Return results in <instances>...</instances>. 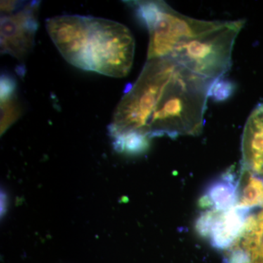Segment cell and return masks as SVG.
<instances>
[{
	"instance_id": "3",
	"label": "cell",
	"mask_w": 263,
	"mask_h": 263,
	"mask_svg": "<svg viewBox=\"0 0 263 263\" xmlns=\"http://www.w3.org/2000/svg\"><path fill=\"white\" fill-rule=\"evenodd\" d=\"M245 21H221L217 27L190 38L175 48L170 58L193 73L215 81L230 70L235 40Z\"/></svg>"
},
{
	"instance_id": "10",
	"label": "cell",
	"mask_w": 263,
	"mask_h": 263,
	"mask_svg": "<svg viewBox=\"0 0 263 263\" xmlns=\"http://www.w3.org/2000/svg\"><path fill=\"white\" fill-rule=\"evenodd\" d=\"M236 207L248 211L263 208V180L242 167L238 179Z\"/></svg>"
},
{
	"instance_id": "6",
	"label": "cell",
	"mask_w": 263,
	"mask_h": 263,
	"mask_svg": "<svg viewBox=\"0 0 263 263\" xmlns=\"http://www.w3.org/2000/svg\"><path fill=\"white\" fill-rule=\"evenodd\" d=\"M249 213L236 206L227 211L208 210L197 219V232L215 248L229 249L243 229Z\"/></svg>"
},
{
	"instance_id": "4",
	"label": "cell",
	"mask_w": 263,
	"mask_h": 263,
	"mask_svg": "<svg viewBox=\"0 0 263 263\" xmlns=\"http://www.w3.org/2000/svg\"><path fill=\"white\" fill-rule=\"evenodd\" d=\"M133 5L149 33L147 60L170 58L180 43L217 27L221 22L190 18L162 1L133 2Z\"/></svg>"
},
{
	"instance_id": "8",
	"label": "cell",
	"mask_w": 263,
	"mask_h": 263,
	"mask_svg": "<svg viewBox=\"0 0 263 263\" xmlns=\"http://www.w3.org/2000/svg\"><path fill=\"white\" fill-rule=\"evenodd\" d=\"M242 168L263 180V103L250 114L241 141Z\"/></svg>"
},
{
	"instance_id": "9",
	"label": "cell",
	"mask_w": 263,
	"mask_h": 263,
	"mask_svg": "<svg viewBox=\"0 0 263 263\" xmlns=\"http://www.w3.org/2000/svg\"><path fill=\"white\" fill-rule=\"evenodd\" d=\"M236 179L232 168L213 181L200 199L201 206L209 207L210 210L215 211H227L236 206L238 188Z\"/></svg>"
},
{
	"instance_id": "5",
	"label": "cell",
	"mask_w": 263,
	"mask_h": 263,
	"mask_svg": "<svg viewBox=\"0 0 263 263\" xmlns=\"http://www.w3.org/2000/svg\"><path fill=\"white\" fill-rule=\"evenodd\" d=\"M38 2H1V53L24 60L34 46Z\"/></svg>"
},
{
	"instance_id": "12",
	"label": "cell",
	"mask_w": 263,
	"mask_h": 263,
	"mask_svg": "<svg viewBox=\"0 0 263 263\" xmlns=\"http://www.w3.org/2000/svg\"><path fill=\"white\" fill-rule=\"evenodd\" d=\"M235 85L233 81L224 79V77L213 82L209 90V98L216 102L224 101L233 95Z\"/></svg>"
},
{
	"instance_id": "11",
	"label": "cell",
	"mask_w": 263,
	"mask_h": 263,
	"mask_svg": "<svg viewBox=\"0 0 263 263\" xmlns=\"http://www.w3.org/2000/svg\"><path fill=\"white\" fill-rule=\"evenodd\" d=\"M22 107L15 79L8 74L1 77V131L4 132L20 117Z\"/></svg>"
},
{
	"instance_id": "1",
	"label": "cell",
	"mask_w": 263,
	"mask_h": 263,
	"mask_svg": "<svg viewBox=\"0 0 263 263\" xmlns=\"http://www.w3.org/2000/svg\"><path fill=\"white\" fill-rule=\"evenodd\" d=\"M46 29L63 58L78 68L113 78L125 77L131 70L136 43L119 22L62 15L48 18Z\"/></svg>"
},
{
	"instance_id": "2",
	"label": "cell",
	"mask_w": 263,
	"mask_h": 263,
	"mask_svg": "<svg viewBox=\"0 0 263 263\" xmlns=\"http://www.w3.org/2000/svg\"><path fill=\"white\" fill-rule=\"evenodd\" d=\"M213 82L177 64L156 97L145 136L150 140L200 135Z\"/></svg>"
},
{
	"instance_id": "7",
	"label": "cell",
	"mask_w": 263,
	"mask_h": 263,
	"mask_svg": "<svg viewBox=\"0 0 263 263\" xmlns=\"http://www.w3.org/2000/svg\"><path fill=\"white\" fill-rule=\"evenodd\" d=\"M228 249L230 263H263V209L247 217Z\"/></svg>"
}]
</instances>
